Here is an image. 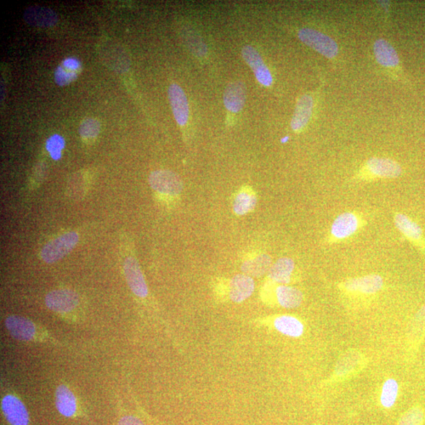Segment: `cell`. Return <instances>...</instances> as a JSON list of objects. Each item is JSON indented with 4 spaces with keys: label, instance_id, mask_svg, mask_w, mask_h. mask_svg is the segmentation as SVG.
I'll list each match as a JSON object with an SVG mask.
<instances>
[{
    "label": "cell",
    "instance_id": "cell-1",
    "mask_svg": "<svg viewBox=\"0 0 425 425\" xmlns=\"http://www.w3.org/2000/svg\"><path fill=\"white\" fill-rule=\"evenodd\" d=\"M366 225V219L359 212L348 211L339 214L331 225L325 243L335 245L347 240L358 234Z\"/></svg>",
    "mask_w": 425,
    "mask_h": 425
},
{
    "label": "cell",
    "instance_id": "cell-2",
    "mask_svg": "<svg viewBox=\"0 0 425 425\" xmlns=\"http://www.w3.org/2000/svg\"><path fill=\"white\" fill-rule=\"evenodd\" d=\"M384 285L383 277L379 274L348 278L338 285L340 292L350 298H368L376 296L382 290Z\"/></svg>",
    "mask_w": 425,
    "mask_h": 425
},
{
    "label": "cell",
    "instance_id": "cell-3",
    "mask_svg": "<svg viewBox=\"0 0 425 425\" xmlns=\"http://www.w3.org/2000/svg\"><path fill=\"white\" fill-rule=\"evenodd\" d=\"M402 172V167L396 161L388 158L374 157L361 167L355 179L359 181L393 179L399 178Z\"/></svg>",
    "mask_w": 425,
    "mask_h": 425
},
{
    "label": "cell",
    "instance_id": "cell-4",
    "mask_svg": "<svg viewBox=\"0 0 425 425\" xmlns=\"http://www.w3.org/2000/svg\"><path fill=\"white\" fill-rule=\"evenodd\" d=\"M368 364L366 355L358 349H349L339 356L330 383L343 382L352 378L364 370Z\"/></svg>",
    "mask_w": 425,
    "mask_h": 425
},
{
    "label": "cell",
    "instance_id": "cell-5",
    "mask_svg": "<svg viewBox=\"0 0 425 425\" xmlns=\"http://www.w3.org/2000/svg\"><path fill=\"white\" fill-rule=\"evenodd\" d=\"M76 232H66L55 238L43 247L41 256L44 263L53 264L64 258L75 248L79 242Z\"/></svg>",
    "mask_w": 425,
    "mask_h": 425
},
{
    "label": "cell",
    "instance_id": "cell-6",
    "mask_svg": "<svg viewBox=\"0 0 425 425\" xmlns=\"http://www.w3.org/2000/svg\"><path fill=\"white\" fill-rule=\"evenodd\" d=\"M298 36L300 41L325 58L335 59L339 53L337 43L325 33L313 28H303L299 31Z\"/></svg>",
    "mask_w": 425,
    "mask_h": 425
},
{
    "label": "cell",
    "instance_id": "cell-7",
    "mask_svg": "<svg viewBox=\"0 0 425 425\" xmlns=\"http://www.w3.org/2000/svg\"><path fill=\"white\" fill-rule=\"evenodd\" d=\"M151 189L163 196L176 197L183 191V182L179 176L170 170H155L149 176Z\"/></svg>",
    "mask_w": 425,
    "mask_h": 425
},
{
    "label": "cell",
    "instance_id": "cell-8",
    "mask_svg": "<svg viewBox=\"0 0 425 425\" xmlns=\"http://www.w3.org/2000/svg\"><path fill=\"white\" fill-rule=\"evenodd\" d=\"M80 299L77 293L70 289H58L49 292L45 297L48 309L59 314H66L77 308Z\"/></svg>",
    "mask_w": 425,
    "mask_h": 425
},
{
    "label": "cell",
    "instance_id": "cell-9",
    "mask_svg": "<svg viewBox=\"0 0 425 425\" xmlns=\"http://www.w3.org/2000/svg\"><path fill=\"white\" fill-rule=\"evenodd\" d=\"M100 49L102 59L112 70L118 72H124L129 70L130 58L126 50L117 54L124 49L117 42L111 41V39L104 41L103 44H100Z\"/></svg>",
    "mask_w": 425,
    "mask_h": 425
},
{
    "label": "cell",
    "instance_id": "cell-10",
    "mask_svg": "<svg viewBox=\"0 0 425 425\" xmlns=\"http://www.w3.org/2000/svg\"><path fill=\"white\" fill-rule=\"evenodd\" d=\"M124 274L135 296L146 298L149 294L147 283L137 258L129 256L123 263Z\"/></svg>",
    "mask_w": 425,
    "mask_h": 425
},
{
    "label": "cell",
    "instance_id": "cell-11",
    "mask_svg": "<svg viewBox=\"0 0 425 425\" xmlns=\"http://www.w3.org/2000/svg\"><path fill=\"white\" fill-rule=\"evenodd\" d=\"M242 55L247 65L252 68L258 82L263 86H271L274 82L273 77L258 50L250 45H247L242 49Z\"/></svg>",
    "mask_w": 425,
    "mask_h": 425
},
{
    "label": "cell",
    "instance_id": "cell-12",
    "mask_svg": "<svg viewBox=\"0 0 425 425\" xmlns=\"http://www.w3.org/2000/svg\"><path fill=\"white\" fill-rule=\"evenodd\" d=\"M169 99L176 121L184 126L189 121V106L185 92L178 84L173 83L169 88Z\"/></svg>",
    "mask_w": 425,
    "mask_h": 425
},
{
    "label": "cell",
    "instance_id": "cell-13",
    "mask_svg": "<svg viewBox=\"0 0 425 425\" xmlns=\"http://www.w3.org/2000/svg\"><path fill=\"white\" fill-rule=\"evenodd\" d=\"M394 223L397 229L404 235L407 240L415 243L417 247L425 249L423 230L419 225L400 213H395L394 215Z\"/></svg>",
    "mask_w": 425,
    "mask_h": 425
},
{
    "label": "cell",
    "instance_id": "cell-14",
    "mask_svg": "<svg viewBox=\"0 0 425 425\" xmlns=\"http://www.w3.org/2000/svg\"><path fill=\"white\" fill-rule=\"evenodd\" d=\"M5 417L11 425H28V415L22 402L12 395H6L2 400Z\"/></svg>",
    "mask_w": 425,
    "mask_h": 425
},
{
    "label": "cell",
    "instance_id": "cell-15",
    "mask_svg": "<svg viewBox=\"0 0 425 425\" xmlns=\"http://www.w3.org/2000/svg\"><path fill=\"white\" fill-rule=\"evenodd\" d=\"M6 327L15 339L30 341L37 336V327L30 320L20 316H10L6 319Z\"/></svg>",
    "mask_w": 425,
    "mask_h": 425
},
{
    "label": "cell",
    "instance_id": "cell-16",
    "mask_svg": "<svg viewBox=\"0 0 425 425\" xmlns=\"http://www.w3.org/2000/svg\"><path fill=\"white\" fill-rule=\"evenodd\" d=\"M23 18L28 25L42 28L53 26L59 19L55 11L41 6H31L25 10Z\"/></svg>",
    "mask_w": 425,
    "mask_h": 425
},
{
    "label": "cell",
    "instance_id": "cell-17",
    "mask_svg": "<svg viewBox=\"0 0 425 425\" xmlns=\"http://www.w3.org/2000/svg\"><path fill=\"white\" fill-rule=\"evenodd\" d=\"M82 71V62L75 57L62 60L55 71V81L59 86L75 82Z\"/></svg>",
    "mask_w": 425,
    "mask_h": 425
},
{
    "label": "cell",
    "instance_id": "cell-18",
    "mask_svg": "<svg viewBox=\"0 0 425 425\" xmlns=\"http://www.w3.org/2000/svg\"><path fill=\"white\" fill-rule=\"evenodd\" d=\"M314 98L310 95H304L297 102L296 110L291 122L293 131L299 133L308 126L313 113Z\"/></svg>",
    "mask_w": 425,
    "mask_h": 425
},
{
    "label": "cell",
    "instance_id": "cell-19",
    "mask_svg": "<svg viewBox=\"0 0 425 425\" xmlns=\"http://www.w3.org/2000/svg\"><path fill=\"white\" fill-rule=\"evenodd\" d=\"M254 291L252 277L238 274L232 277L229 283V297L232 302L241 303L252 296Z\"/></svg>",
    "mask_w": 425,
    "mask_h": 425
},
{
    "label": "cell",
    "instance_id": "cell-20",
    "mask_svg": "<svg viewBox=\"0 0 425 425\" xmlns=\"http://www.w3.org/2000/svg\"><path fill=\"white\" fill-rule=\"evenodd\" d=\"M246 89L245 84L240 82L229 84L225 90L224 104L226 109L232 112H240L245 106Z\"/></svg>",
    "mask_w": 425,
    "mask_h": 425
},
{
    "label": "cell",
    "instance_id": "cell-21",
    "mask_svg": "<svg viewBox=\"0 0 425 425\" xmlns=\"http://www.w3.org/2000/svg\"><path fill=\"white\" fill-rule=\"evenodd\" d=\"M294 270H296V263L292 258H281L272 265L268 272V276L272 282L287 285L292 281Z\"/></svg>",
    "mask_w": 425,
    "mask_h": 425
},
{
    "label": "cell",
    "instance_id": "cell-22",
    "mask_svg": "<svg viewBox=\"0 0 425 425\" xmlns=\"http://www.w3.org/2000/svg\"><path fill=\"white\" fill-rule=\"evenodd\" d=\"M275 296L277 303L286 309L298 308L303 301V294L299 289L280 285L276 287Z\"/></svg>",
    "mask_w": 425,
    "mask_h": 425
},
{
    "label": "cell",
    "instance_id": "cell-23",
    "mask_svg": "<svg viewBox=\"0 0 425 425\" xmlns=\"http://www.w3.org/2000/svg\"><path fill=\"white\" fill-rule=\"evenodd\" d=\"M374 55L377 62L384 67L395 68L399 64V58L396 50L386 39H378L374 43Z\"/></svg>",
    "mask_w": 425,
    "mask_h": 425
},
{
    "label": "cell",
    "instance_id": "cell-24",
    "mask_svg": "<svg viewBox=\"0 0 425 425\" xmlns=\"http://www.w3.org/2000/svg\"><path fill=\"white\" fill-rule=\"evenodd\" d=\"M55 404L62 415L70 417L77 411V400L75 395L65 385H60L56 390Z\"/></svg>",
    "mask_w": 425,
    "mask_h": 425
},
{
    "label": "cell",
    "instance_id": "cell-25",
    "mask_svg": "<svg viewBox=\"0 0 425 425\" xmlns=\"http://www.w3.org/2000/svg\"><path fill=\"white\" fill-rule=\"evenodd\" d=\"M272 264V259L268 254H258L243 262L241 270L243 274L249 276L260 277L268 273Z\"/></svg>",
    "mask_w": 425,
    "mask_h": 425
},
{
    "label": "cell",
    "instance_id": "cell-26",
    "mask_svg": "<svg viewBox=\"0 0 425 425\" xmlns=\"http://www.w3.org/2000/svg\"><path fill=\"white\" fill-rule=\"evenodd\" d=\"M274 327L283 335L294 338L301 337L304 332L302 321L290 315L277 317L274 320Z\"/></svg>",
    "mask_w": 425,
    "mask_h": 425
},
{
    "label": "cell",
    "instance_id": "cell-27",
    "mask_svg": "<svg viewBox=\"0 0 425 425\" xmlns=\"http://www.w3.org/2000/svg\"><path fill=\"white\" fill-rule=\"evenodd\" d=\"M257 196L250 190H243L238 194L234 202V211L236 214L243 216L257 205Z\"/></svg>",
    "mask_w": 425,
    "mask_h": 425
},
{
    "label": "cell",
    "instance_id": "cell-28",
    "mask_svg": "<svg viewBox=\"0 0 425 425\" xmlns=\"http://www.w3.org/2000/svg\"><path fill=\"white\" fill-rule=\"evenodd\" d=\"M399 384L393 378H389L383 384L381 394V404L386 409L392 408L398 399Z\"/></svg>",
    "mask_w": 425,
    "mask_h": 425
},
{
    "label": "cell",
    "instance_id": "cell-29",
    "mask_svg": "<svg viewBox=\"0 0 425 425\" xmlns=\"http://www.w3.org/2000/svg\"><path fill=\"white\" fill-rule=\"evenodd\" d=\"M425 330V305L417 312L410 325H409V331H408V339L410 342L415 343L419 341L422 337Z\"/></svg>",
    "mask_w": 425,
    "mask_h": 425
},
{
    "label": "cell",
    "instance_id": "cell-30",
    "mask_svg": "<svg viewBox=\"0 0 425 425\" xmlns=\"http://www.w3.org/2000/svg\"><path fill=\"white\" fill-rule=\"evenodd\" d=\"M101 124L95 118H86L83 120L79 127V133L84 140H90L98 137Z\"/></svg>",
    "mask_w": 425,
    "mask_h": 425
},
{
    "label": "cell",
    "instance_id": "cell-31",
    "mask_svg": "<svg viewBox=\"0 0 425 425\" xmlns=\"http://www.w3.org/2000/svg\"><path fill=\"white\" fill-rule=\"evenodd\" d=\"M424 418V411L422 407H412L401 416L399 425H422Z\"/></svg>",
    "mask_w": 425,
    "mask_h": 425
},
{
    "label": "cell",
    "instance_id": "cell-32",
    "mask_svg": "<svg viewBox=\"0 0 425 425\" xmlns=\"http://www.w3.org/2000/svg\"><path fill=\"white\" fill-rule=\"evenodd\" d=\"M65 147V140L62 135L55 134L49 138L46 143V149L50 157L55 160H59L62 156V151Z\"/></svg>",
    "mask_w": 425,
    "mask_h": 425
},
{
    "label": "cell",
    "instance_id": "cell-33",
    "mask_svg": "<svg viewBox=\"0 0 425 425\" xmlns=\"http://www.w3.org/2000/svg\"><path fill=\"white\" fill-rule=\"evenodd\" d=\"M117 425H144V424L138 417L126 416L122 417Z\"/></svg>",
    "mask_w": 425,
    "mask_h": 425
},
{
    "label": "cell",
    "instance_id": "cell-34",
    "mask_svg": "<svg viewBox=\"0 0 425 425\" xmlns=\"http://www.w3.org/2000/svg\"><path fill=\"white\" fill-rule=\"evenodd\" d=\"M288 139H289V138H288V137H286V138H283V139L281 140L282 143H286V141H287V140H288Z\"/></svg>",
    "mask_w": 425,
    "mask_h": 425
}]
</instances>
